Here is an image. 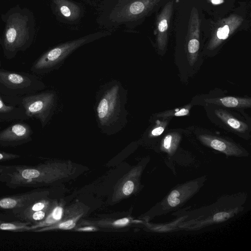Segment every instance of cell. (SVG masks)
Instances as JSON below:
<instances>
[{
  "label": "cell",
  "mask_w": 251,
  "mask_h": 251,
  "mask_svg": "<svg viewBox=\"0 0 251 251\" xmlns=\"http://www.w3.org/2000/svg\"><path fill=\"white\" fill-rule=\"evenodd\" d=\"M180 140V135L174 132L167 134L163 139L161 147L165 151L171 153L176 150Z\"/></svg>",
  "instance_id": "cell-17"
},
{
  "label": "cell",
  "mask_w": 251,
  "mask_h": 251,
  "mask_svg": "<svg viewBox=\"0 0 251 251\" xmlns=\"http://www.w3.org/2000/svg\"><path fill=\"white\" fill-rule=\"evenodd\" d=\"M191 105H187L181 108L164 111L157 114L156 117L166 118L169 117L183 116L189 114Z\"/></svg>",
  "instance_id": "cell-19"
},
{
  "label": "cell",
  "mask_w": 251,
  "mask_h": 251,
  "mask_svg": "<svg viewBox=\"0 0 251 251\" xmlns=\"http://www.w3.org/2000/svg\"><path fill=\"white\" fill-rule=\"evenodd\" d=\"M173 1L166 3L158 16L156 23V42L160 50H163L168 41V30L173 11Z\"/></svg>",
  "instance_id": "cell-10"
},
{
  "label": "cell",
  "mask_w": 251,
  "mask_h": 251,
  "mask_svg": "<svg viewBox=\"0 0 251 251\" xmlns=\"http://www.w3.org/2000/svg\"><path fill=\"white\" fill-rule=\"evenodd\" d=\"M75 224L72 220H69L62 223L58 226V228L62 229H68L73 228Z\"/></svg>",
  "instance_id": "cell-24"
},
{
  "label": "cell",
  "mask_w": 251,
  "mask_h": 251,
  "mask_svg": "<svg viewBox=\"0 0 251 251\" xmlns=\"http://www.w3.org/2000/svg\"><path fill=\"white\" fill-rule=\"evenodd\" d=\"M0 82L9 88H21L30 85V79L17 73L0 71Z\"/></svg>",
  "instance_id": "cell-13"
},
{
  "label": "cell",
  "mask_w": 251,
  "mask_h": 251,
  "mask_svg": "<svg viewBox=\"0 0 251 251\" xmlns=\"http://www.w3.org/2000/svg\"><path fill=\"white\" fill-rule=\"evenodd\" d=\"M199 138L205 145L227 155H239L242 152L236 145L223 139L206 134L200 135Z\"/></svg>",
  "instance_id": "cell-11"
},
{
  "label": "cell",
  "mask_w": 251,
  "mask_h": 251,
  "mask_svg": "<svg viewBox=\"0 0 251 251\" xmlns=\"http://www.w3.org/2000/svg\"><path fill=\"white\" fill-rule=\"evenodd\" d=\"M210 1L213 4L215 5L220 4L224 2V0H210Z\"/></svg>",
  "instance_id": "cell-27"
},
{
  "label": "cell",
  "mask_w": 251,
  "mask_h": 251,
  "mask_svg": "<svg viewBox=\"0 0 251 251\" xmlns=\"http://www.w3.org/2000/svg\"><path fill=\"white\" fill-rule=\"evenodd\" d=\"M45 196V192L33 190L25 193L0 197V210L8 211L14 214Z\"/></svg>",
  "instance_id": "cell-6"
},
{
  "label": "cell",
  "mask_w": 251,
  "mask_h": 251,
  "mask_svg": "<svg viewBox=\"0 0 251 251\" xmlns=\"http://www.w3.org/2000/svg\"><path fill=\"white\" fill-rule=\"evenodd\" d=\"M160 0H121L110 15L116 23L138 20L146 15Z\"/></svg>",
  "instance_id": "cell-3"
},
{
  "label": "cell",
  "mask_w": 251,
  "mask_h": 251,
  "mask_svg": "<svg viewBox=\"0 0 251 251\" xmlns=\"http://www.w3.org/2000/svg\"><path fill=\"white\" fill-rule=\"evenodd\" d=\"M58 12L69 21L78 19L80 14V8L75 3L69 0H52Z\"/></svg>",
  "instance_id": "cell-15"
},
{
  "label": "cell",
  "mask_w": 251,
  "mask_h": 251,
  "mask_svg": "<svg viewBox=\"0 0 251 251\" xmlns=\"http://www.w3.org/2000/svg\"><path fill=\"white\" fill-rule=\"evenodd\" d=\"M204 101L209 103L230 108H248L251 106V99L246 98L227 96L223 98L206 99Z\"/></svg>",
  "instance_id": "cell-14"
},
{
  "label": "cell",
  "mask_w": 251,
  "mask_h": 251,
  "mask_svg": "<svg viewBox=\"0 0 251 251\" xmlns=\"http://www.w3.org/2000/svg\"><path fill=\"white\" fill-rule=\"evenodd\" d=\"M230 216V214L226 212H222L216 214L213 218V220L215 222H220L224 220L227 219Z\"/></svg>",
  "instance_id": "cell-23"
},
{
  "label": "cell",
  "mask_w": 251,
  "mask_h": 251,
  "mask_svg": "<svg viewBox=\"0 0 251 251\" xmlns=\"http://www.w3.org/2000/svg\"><path fill=\"white\" fill-rule=\"evenodd\" d=\"M92 229H93V228L91 227H88V228H83L81 230H91Z\"/></svg>",
  "instance_id": "cell-28"
},
{
  "label": "cell",
  "mask_w": 251,
  "mask_h": 251,
  "mask_svg": "<svg viewBox=\"0 0 251 251\" xmlns=\"http://www.w3.org/2000/svg\"><path fill=\"white\" fill-rule=\"evenodd\" d=\"M215 113L219 118L233 130L239 132H244L248 130V126L246 123L236 119L226 111L219 109L216 110Z\"/></svg>",
  "instance_id": "cell-16"
},
{
  "label": "cell",
  "mask_w": 251,
  "mask_h": 251,
  "mask_svg": "<svg viewBox=\"0 0 251 251\" xmlns=\"http://www.w3.org/2000/svg\"><path fill=\"white\" fill-rule=\"evenodd\" d=\"M29 38L27 16L17 13L11 15L7 20L4 32L5 48L14 51L26 43Z\"/></svg>",
  "instance_id": "cell-4"
},
{
  "label": "cell",
  "mask_w": 251,
  "mask_h": 251,
  "mask_svg": "<svg viewBox=\"0 0 251 251\" xmlns=\"http://www.w3.org/2000/svg\"><path fill=\"white\" fill-rule=\"evenodd\" d=\"M49 208L33 212L25 217L22 221L29 222L32 225L41 222L48 216Z\"/></svg>",
  "instance_id": "cell-18"
},
{
  "label": "cell",
  "mask_w": 251,
  "mask_h": 251,
  "mask_svg": "<svg viewBox=\"0 0 251 251\" xmlns=\"http://www.w3.org/2000/svg\"><path fill=\"white\" fill-rule=\"evenodd\" d=\"M56 100L54 93L46 92L26 97L22 102L26 115L39 119L43 126L54 109Z\"/></svg>",
  "instance_id": "cell-5"
},
{
  "label": "cell",
  "mask_w": 251,
  "mask_h": 251,
  "mask_svg": "<svg viewBox=\"0 0 251 251\" xmlns=\"http://www.w3.org/2000/svg\"><path fill=\"white\" fill-rule=\"evenodd\" d=\"M20 157V155L17 154L0 151V162L9 161Z\"/></svg>",
  "instance_id": "cell-21"
},
{
  "label": "cell",
  "mask_w": 251,
  "mask_h": 251,
  "mask_svg": "<svg viewBox=\"0 0 251 251\" xmlns=\"http://www.w3.org/2000/svg\"><path fill=\"white\" fill-rule=\"evenodd\" d=\"M32 224L21 221L13 214L0 212V230L12 232H29Z\"/></svg>",
  "instance_id": "cell-12"
},
{
  "label": "cell",
  "mask_w": 251,
  "mask_h": 251,
  "mask_svg": "<svg viewBox=\"0 0 251 251\" xmlns=\"http://www.w3.org/2000/svg\"><path fill=\"white\" fill-rule=\"evenodd\" d=\"M32 131L25 123L15 124L0 132V146L15 147L31 140Z\"/></svg>",
  "instance_id": "cell-7"
},
{
  "label": "cell",
  "mask_w": 251,
  "mask_h": 251,
  "mask_svg": "<svg viewBox=\"0 0 251 251\" xmlns=\"http://www.w3.org/2000/svg\"><path fill=\"white\" fill-rule=\"evenodd\" d=\"M167 125L166 120L157 121L156 124L151 129L150 135L153 137L158 136L164 131Z\"/></svg>",
  "instance_id": "cell-20"
},
{
  "label": "cell",
  "mask_w": 251,
  "mask_h": 251,
  "mask_svg": "<svg viewBox=\"0 0 251 251\" xmlns=\"http://www.w3.org/2000/svg\"><path fill=\"white\" fill-rule=\"evenodd\" d=\"M14 107L6 105L0 97V113H8L13 110Z\"/></svg>",
  "instance_id": "cell-25"
},
{
  "label": "cell",
  "mask_w": 251,
  "mask_h": 251,
  "mask_svg": "<svg viewBox=\"0 0 251 251\" xmlns=\"http://www.w3.org/2000/svg\"><path fill=\"white\" fill-rule=\"evenodd\" d=\"M107 34L97 33L60 44L45 53L34 64L37 70H47L60 65L75 50Z\"/></svg>",
  "instance_id": "cell-2"
},
{
  "label": "cell",
  "mask_w": 251,
  "mask_h": 251,
  "mask_svg": "<svg viewBox=\"0 0 251 251\" xmlns=\"http://www.w3.org/2000/svg\"><path fill=\"white\" fill-rule=\"evenodd\" d=\"M134 189V183L131 180L126 181L123 188V191L125 195H130L133 191Z\"/></svg>",
  "instance_id": "cell-22"
},
{
  "label": "cell",
  "mask_w": 251,
  "mask_h": 251,
  "mask_svg": "<svg viewBox=\"0 0 251 251\" xmlns=\"http://www.w3.org/2000/svg\"><path fill=\"white\" fill-rule=\"evenodd\" d=\"M243 21V18L238 15H231L222 20L215 28L207 49L213 50L217 48L239 27Z\"/></svg>",
  "instance_id": "cell-8"
},
{
  "label": "cell",
  "mask_w": 251,
  "mask_h": 251,
  "mask_svg": "<svg viewBox=\"0 0 251 251\" xmlns=\"http://www.w3.org/2000/svg\"><path fill=\"white\" fill-rule=\"evenodd\" d=\"M129 220L127 218H123L118 220L114 222V225L118 226H124L128 223Z\"/></svg>",
  "instance_id": "cell-26"
},
{
  "label": "cell",
  "mask_w": 251,
  "mask_h": 251,
  "mask_svg": "<svg viewBox=\"0 0 251 251\" xmlns=\"http://www.w3.org/2000/svg\"><path fill=\"white\" fill-rule=\"evenodd\" d=\"M126 100L127 92L117 80L110 81L100 88L95 107L97 122L100 129L113 133L126 126L128 115L126 109Z\"/></svg>",
  "instance_id": "cell-1"
},
{
  "label": "cell",
  "mask_w": 251,
  "mask_h": 251,
  "mask_svg": "<svg viewBox=\"0 0 251 251\" xmlns=\"http://www.w3.org/2000/svg\"><path fill=\"white\" fill-rule=\"evenodd\" d=\"M200 25L198 10L194 7L191 13L187 39V51L191 64H193L197 60L200 48Z\"/></svg>",
  "instance_id": "cell-9"
}]
</instances>
